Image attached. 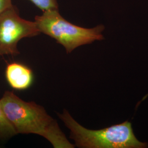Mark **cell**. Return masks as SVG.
<instances>
[{
    "label": "cell",
    "instance_id": "3",
    "mask_svg": "<svg viewBox=\"0 0 148 148\" xmlns=\"http://www.w3.org/2000/svg\"><path fill=\"white\" fill-rule=\"evenodd\" d=\"M35 21L41 33L56 40L65 48L67 53L79 46L104 39L102 34L105 29L104 25L85 28L74 25L65 20L58 10L43 12L41 16H35Z\"/></svg>",
    "mask_w": 148,
    "mask_h": 148
},
{
    "label": "cell",
    "instance_id": "6",
    "mask_svg": "<svg viewBox=\"0 0 148 148\" xmlns=\"http://www.w3.org/2000/svg\"><path fill=\"white\" fill-rule=\"evenodd\" d=\"M17 134L0 105V139H7Z\"/></svg>",
    "mask_w": 148,
    "mask_h": 148
},
{
    "label": "cell",
    "instance_id": "4",
    "mask_svg": "<svg viewBox=\"0 0 148 148\" xmlns=\"http://www.w3.org/2000/svg\"><path fill=\"white\" fill-rule=\"evenodd\" d=\"M40 33L35 21L23 19L12 5L0 14V58L19 54L18 43L24 38L34 37Z\"/></svg>",
    "mask_w": 148,
    "mask_h": 148
},
{
    "label": "cell",
    "instance_id": "5",
    "mask_svg": "<svg viewBox=\"0 0 148 148\" xmlns=\"http://www.w3.org/2000/svg\"><path fill=\"white\" fill-rule=\"evenodd\" d=\"M5 75L7 81L11 87L18 90H27L29 88L34 79L31 69L18 62L7 64Z\"/></svg>",
    "mask_w": 148,
    "mask_h": 148
},
{
    "label": "cell",
    "instance_id": "8",
    "mask_svg": "<svg viewBox=\"0 0 148 148\" xmlns=\"http://www.w3.org/2000/svg\"><path fill=\"white\" fill-rule=\"evenodd\" d=\"M12 5V0H0V14Z\"/></svg>",
    "mask_w": 148,
    "mask_h": 148
},
{
    "label": "cell",
    "instance_id": "7",
    "mask_svg": "<svg viewBox=\"0 0 148 148\" xmlns=\"http://www.w3.org/2000/svg\"><path fill=\"white\" fill-rule=\"evenodd\" d=\"M39 9L43 12L58 10V5L57 0H29Z\"/></svg>",
    "mask_w": 148,
    "mask_h": 148
},
{
    "label": "cell",
    "instance_id": "1",
    "mask_svg": "<svg viewBox=\"0 0 148 148\" xmlns=\"http://www.w3.org/2000/svg\"><path fill=\"white\" fill-rule=\"evenodd\" d=\"M0 105L17 134H35L46 139L54 148H74L59 126L42 106L25 101L13 92L5 91Z\"/></svg>",
    "mask_w": 148,
    "mask_h": 148
},
{
    "label": "cell",
    "instance_id": "2",
    "mask_svg": "<svg viewBox=\"0 0 148 148\" xmlns=\"http://www.w3.org/2000/svg\"><path fill=\"white\" fill-rule=\"evenodd\" d=\"M70 130V138L81 148H144L148 143L139 141L134 134L131 122L125 121L99 130L86 128L64 110L58 114Z\"/></svg>",
    "mask_w": 148,
    "mask_h": 148
}]
</instances>
